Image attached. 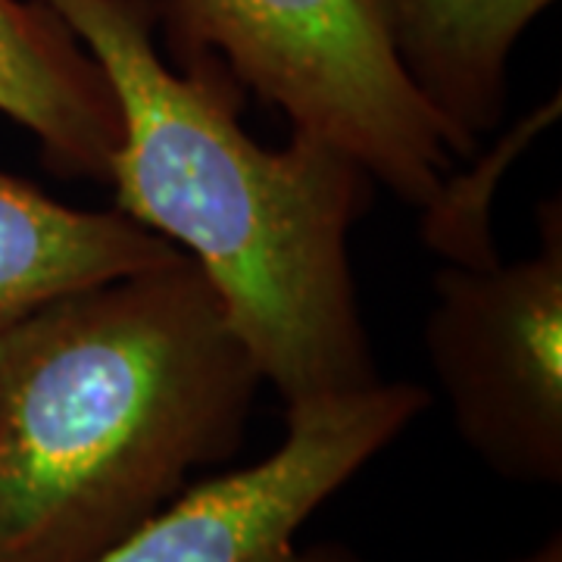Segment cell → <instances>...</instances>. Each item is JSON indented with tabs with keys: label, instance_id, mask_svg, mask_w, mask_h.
Masks as SVG:
<instances>
[{
	"label": "cell",
	"instance_id": "8992f818",
	"mask_svg": "<svg viewBox=\"0 0 562 562\" xmlns=\"http://www.w3.org/2000/svg\"><path fill=\"white\" fill-rule=\"evenodd\" d=\"M0 113L69 179L110 181L122 113L103 66L44 0H0Z\"/></svg>",
	"mask_w": 562,
	"mask_h": 562
},
{
	"label": "cell",
	"instance_id": "6da1fadb",
	"mask_svg": "<svg viewBox=\"0 0 562 562\" xmlns=\"http://www.w3.org/2000/svg\"><path fill=\"white\" fill-rule=\"evenodd\" d=\"M101 63L122 113L116 210L206 272L284 406L382 382L360 316L350 228L375 181L328 140L260 147L216 57L176 72L154 44V0H44Z\"/></svg>",
	"mask_w": 562,
	"mask_h": 562
},
{
	"label": "cell",
	"instance_id": "52a82bcc",
	"mask_svg": "<svg viewBox=\"0 0 562 562\" xmlns=\"http://www.w3.org/2000/svg\"><path fill=\"white\" fill-rule=\"evenodd\" d=\"M557 0H391L401 60L450 132L457 160L501 125L509 60Z\"/></svg>",
	"mask_w": 562,
	"mask_h": 562
},
{
	"label": "cell",
	"instance_id": "277c9868",
	"mask_svg": "<svg viewBox=\"0 0 562 562\" xmlns=\"http://www.w3.org/2000/svg\"><path fill=\"white\" fill-rule=\"evenodd\" d=\"M422 344L462 443L501 479L562 484V201L538 203V250L447 262Z\"/></svg>",
	"mask_w": 562,
	"mask_h": 562
},
{
	"label": "cell",
	"instance_id": "5b68a950",
	"mask_svg": "<svg viewBox=\"0 0 562 562\" xmlns=\"http://www.w3.org/2000/svg\"><path fill=\"white\" fill-rule=\"evenodd\" d=\"M413 382L284 406L288 435L266 460L184 487L157 519L91 562H360L344 547H301L328 497L428 409Z\"/></svg>",
	"mask_w": 562,
	"mask_h": 562
},
{
	"label": "cell",
	"instance_id": "9c48e42d",
	"mask_svg": "<svg viewBox=\"0 0 562 562\" xmlns=\"http://www.w3.org/2000/svg\"><path fill=\"white\" fill-rule=\"evenodd\" d=\"M562 116L560 91L535 103L513 125L494 135L487 147H475L465 169H450L435 198L419 210V235L428 250L453 266L487 269L501 262L494 241V203L509 169L547 135Z\"/></svg>",
	"mask_w": 562,
	"mask_h": 562
},
{
	"label": "cell",
	"instance_id": "30bf717a",
	"mask_svg": "<svg viewBox=\"0 0 562 562\" xmlns=\"http://www.w3.org/2000/svg\"><path fill=\"white\" fill-rule=\"evenodd\" d=\"M509 562H562V535H550L538 550H531V553L516 557V560Z\"/></svg>",
	"mask_w": 562,
	"mask_h": 562
},
{
	"label": "cell",
	"instance_id": "ba28073f",
	"mask_svg": "<svg viewBox=\"0 0 562 562\" xmlns=\"http://www.w3.org/2000/svg\"><path fill=\"white\" fill-rule=\"evenodd\" d=\"M181 254L122 210H76L0 172V331L50 297Z\"/></svg>",
	"mask_w": 562,
	"mask_h": 562
},
{
	"label": "cell",
	"instance_id": "3957f363",
	"mask_svg": "<svg viewBox=\"0 0 562 562\" xmlns=\"http://www.w3.org/2000/svg\"><path fill=\"white\" fill-rule=\"evenodd\" d=\"M179 60L216 57L294 132L328 140L422 210L457 166L450 132L409 79L391 0H154Z\"/></svg>",
	"mask_w": 562,
	"mask_h": 562
},
{
	"label": "cell",
	"instance_id": "7a4b0ae2",
	"mask_svg": "<svg viewBox=\"0 0 562 562\" xmlns=\"http://www.w3.org/2000/svg\"><path fill=\"white\" fill-rule=\"evenodd\" d=\"M262 372L188 254L0 331V562H91L232 460Z\"/></svg>",
	"mask_w": 562,
	"mask_h": 562
}]
</instances>
